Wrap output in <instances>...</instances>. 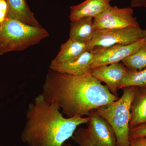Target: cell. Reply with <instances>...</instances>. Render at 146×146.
Listing matches in <instances>:
<instances>
[{"label":"cell","instance_id":"cell-19","mask_svg":"<svg viewBox=\"0 0 146 146\" xmlns=\"http://www.w3.org/2000/svg\"><path fill=\"white\" fill-rule=\"evenodd\" d=\"M129 140L146 137V123L129 129Z\"/></svg>","mask_w":146,"mask_h":146},{"label":"cell","instance_id":"cell-1","mask_svg":"<svg viewBox=\"0 0 146 146\" xmlns=\"http://www.w3.org/2000/svg\"><path fill=\"white\" fill-rule=\"evenodd\" d=\"M42 94L48 102L56 105L69 118L88 117L92 110L119 99L90 72L74 76L50 69L45 79Z\"/></svg>","mask_w":146,"mask_h":146},{"label":"cell","instance_id":"cell-2","mask_svg":"<svg viewBox=\"0 0 146 146\" xmlns=\"http://www.w3.org/2000/svg\"><path fill=\"white\" fill-rule=\"evenodd\" d=\"M89 117H65L56 105L40 94L29 105L21 138L28 146H62Z\"/></svg>","mask_w":146,"mask_h":146},{"label":"cell","instance_id":"cell-15","mask_svg":"<svg viewBox=\"0 0 146 146\" xmlns=\"http://www.w3.org/2000/svg\"><path fill=\"white\" fill-rule=\"evenodd\" d=\"M95 32L94 18L85 17L71 22L69 35L72 39L89 43L93 39Z\"/></svg>","mask_w":146,"mask_h":146},{"label":"cell","instance_id":"cell-8","mask_svg":"<svg viewBox=\"0 0 146 146\" xmlns=\"http://www.w3.org/2000/svg\"><path fill=\"white\" fill-rule=\"evenodd\" d=\"M86 132L96 146H117L116 135L113 128L105 119L95 110L90 112Z\"/></svg>","mask_w":146,"mask_h":146},{"label":"cell","instance_id":"cell-22","mask_svg":"<svg viewBox=\"0 0 146 146\" xmlns=\"http://www.w3.org/2000/svg\"><path fill=\"white\" fill-rule=\"evenodd\" d=\"M130 7H145L146 8V0H131Z\"/></svg>","mask_w":146,"mask_h":146},{"label":"cell","instance_id":"cell-7","mask_svg":"<svg viewBox=\"0 0 146 146\" xmlns=\"http://www.w3.org/2000/svg\"><path fill=\"white\" fill-rule=\"evenodd\" d=\"M146 45V39L144 38L130 44L94 48L91 50L94 53V58L91 70L103 65L119 63Z\"/></svg>","mask_w":146,"mask_h":146},{"label":"cell","instance_id":"cell-3","mask_svg":"<svg viewBox=\"0 0 146 146\" xmlns=\"http://www.w3.org/2000/svg\"><path fill=\"white\" fill-rule=\"evenodd\" d=\"M46 29L6 18L0 23V55L23 51L49 36Z\"/></svg>","mask_w":146,"mask_h":146},{"label":"cell","instance_id":"cell-23","mask_svg":"<svg viewBox=\"0 0 146 146\" xmlns=\"http://www.w3.org/2000/svg\"><path fill=\"white\" fill-rule=\"evenodd\" d=\"M62 146H71L70 145H66L64 143Z\"/></svg>","mask_w":146,"mask_h":146},{"label":"cell","instance_id":"cell-4","mask_svg":"<svg viewBox=\"0 0 146 146\" xmlns=\"http://www.w3.org/2000/svg\"><path fill=\"white\" fill-rule=\"evenodd\" d=\"M138 87L123 88L122 96L117 100L96 110L112 126L116 135L117 146H129L131 106Z\"/></svg>","mask_w":146,"mask_h":146},{"label":"cell","instance_id":"cell-24","mask_svg":"<svg viewBox=\"0 0 146 146\" xmlns=\"http://www.w3.org/2000/svg\"><path fill=\"white\" fill-rule=\"evenodd\" d=\"M145 38L146 39V29L145 30Z\"/></svg>","mask_w":146,"mask_h":146},{"label":"cell","instance_id":"cell-21","mask_svg":"<svg viewBox=\"0 0 146 146\" xmlns=\"http://www.w3.org/2000/svg\"><path fill=\"white\" fill-rule=\"evenodd\" d=\"M129 146H146V137L130 139Z\"/></svg>","mask_w":146,"mask_h":146},{"label":"cell","instance_id":"cell-11","mask_svg":"<svg viewBox=\"0 0 146 146\" xmlns=\"http://www.w3.org/2000/svg\"><path fill=\"white\" fill-rule=\"evenodd\" d=\"M112 0H86L76 5L70 7V19L71 22L85 17L94 18L107 9Z\"/></svg>","mask_w":146,"mask_h":146},{"label":"cell","instance_id":"cell-14","mask_svg":"<svg viewBox=\"0 0 146 146\" xmlns=\"http://www.w3.org/2000/svg\"><path fill=\"white\" fill-rule=\"evenodd\" d=\"M129 129L146 123V87H138L131 106Z\"/></svg>","mask_w":146,"mask_h":146},{"label":"cell","instance_id":"cell-18","mask_svg":"<svg viewBox=\"0 0 146 146\" xmlns=\"http://www.w3.org/2000/svg\"><path fill=\"white\" fill-rule=\"evenodd\" d=\"M72 138L80 146H96L90 140L86 128H80L75 131Z\"/></svg>","mask_w":146,"mask_h":146},{"label":"cell","instance_id":"cell-6","mask_svg":"<svg viewBox=\"0 0 146 146\" xmlns=\"http://www.w3.org/2000/svg\"><path fill=\"white\" fill-rule=\"evenodd\" d=\"M133 12L131 7L120 8L110 6L103 13L94 18V29L140 28L136 18L133 17Z\"/></svg>","mask_w":146,"mask_h":146},{"label":"cell","instance_id":"cell-12","mask_svg":"<svg viewBox=\"0 0 146 146\" xmlns=\"http://www.w3.org/2000/svg\"><path fill=\"white\" fill-rule=\"evenodd\" d=\"M6 1L7 4L6 18L18 20L33 26H41L30 9L26 0Z\"/></svg>","mask_w":146,"mask_h":146},{"label":"cell","instance_id":"cell-16","mask_svg":"<svg viewBox=\"0 0 146 146\" xmlns=\"http://www.w3.org/2000/svg\"><path fill=\"white\" fill-rule=\"evenodd\" d=\"M129 70L139 71L146 68V45L122 61Z\"/></svg>","mask_w":146,"mask_h":146},{"label":"cell","instance_id":"cell-17","mask_svg":"<svg viewBox=\"0 0 146 146\" xmlns=\"http://www.w3.org/2000/svg\"><path fill=\"white\" fill-rule=\"evenodd\" d=\"M146 87V68L139 71L129 70L127 75L120 86L119 89L128 86Z\"/></svg>","mask_w":146,"mask_h":146},{"label":"cell","instance_id":"cell-20","mask_svg":"<svg viewBox=\"0 0 146 146\" xmlns=\"http://www.w3.org/2000/svg\"><path fill=\"white\" fill-rule=\"evenodd\" d=\"M7 12V4L6 0H0V23L6 18Z\"/></svg>","mask_w":146,"mask_h":146},{"label":"cell","instance_id":"cell-5","mask_svg":"<svg viewBox=\"0 0 146 146\" xmlns=\"http://www.w3.org/2000/svg\"><path fill=\"white\" fill-rule=\"evenodd\" d=\"M145 38V30L134 27L95 30L89 43V51L96 47H108L117 44L127 45Z\"/></svg>","mask_w":146,"mask_h":146},{"label":"cell","instance_id":"cell-10","mask_svg":"<svg viewBox=\"0 0 146 146\" xmlns=\"http://www.w3.org/2000/svg\"><path fill=\"white\" fill-rule=\"evenodd\" d=\"M94 58L93 52L88 51L76 59L60 63H51L50 69L58 72L78 76L83 74L91 70Z\"/></svg>","mask_w":146,"mask_h":146},{"label":"cell","instance_id":"cell-9","mask_svg":"<svg viewBox=\"0 0 146 146\" xmlns=\"http://www.w3.org/2000/svg\"><path fill=\"white\" fill-rule=\"evenodd\" d=\"M128 72L125 65L119 62L99 66L90 71L93 76L104 82L111 93L117 97L118 89Z\"/></svg>","mask_w":146,"mask_h":146},{"label":"cell","instance_id":"cell-13","mask_svg":"<svg viewBox=\"0 0 146 146\" xmlns=\"http://www.w3.org/2000/svg\"><path fill=\"white\" fill-rule=\"evenodd\" d=\"M89 51V43H84L70 38L60 47L52 63L68 62L76 59L86 51Z\"/></svg>","mask_w":146,"mask_h":146}]
</instances>
